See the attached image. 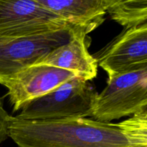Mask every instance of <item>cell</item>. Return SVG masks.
Wrapping results in <instances>:
<instances>
[{
	"mask_svg": "<svg viewBox=\"0 0 147 147\" xmlns=\"http://www.w3.org/2000/svg\"><path fill=\"white\" fill-rule=\"evenodd\" d=\"M93 56L109 78L147 68V23L125 28Z\"/></svg>",
	"mask_w": 147,
	"mask_h": 147,
	"instance_id": "cell-5",
	"label": "cell"
},
{
	"mask_svg": "<svg viewBox=\"0 0 147 147\" xmlns=\"http://www.w3.org/2000/svg\"><path fill=\"white\" fill-rule=\"evenodd\" d=\"M129 147H147V109L118 123Z\"/></svg>",
	"mask_w": 147,
	"mask_h": 147,
	"instance_id": "cell-11",
	"label": "cell"
},
{
	"mask_svg": "<svg viewBox=\"0 0 147 147\" xmlns=\"http://www.w3.org/2000/svg\"><path fill=\"white\" fill-rule=\"evenodd\" d=\"M78 26L34 0H0V41L41 35Z\"/></svg>",
	"mask_w": 147,
	"mask_h": 147,
	"instance_id": "cell-4",
	"label": "cell"
},
{
	"mask_svg": "<svg viewBox=\"0 0 147 147\" xmlns=\"http://www.w3.org/2000/svg\"><path fill=\"white\" fill-rule=\"evenodd\" d=\"M73 24L97 28L105 20L107 0H34Z\"/></svg>",
	"mask_w": 147,
	"mask_h": 147,
	"instance_id": "cell-9",
	"label": "cell"
},
{
	"mask_svg": "<svg viewBox=\"0 0 147 147\" xmlns=\"http://www.w3.org/2000/svg\"><path fill=\"white\" fill-rule=\"evenodd\" d=\"M69 70L46 65L27 67L6 78L0 83L8 90L13 111H17L27 102L54 90L75 77Z\"/></svg>",
	"mask_w": 147,
	"mask_h": 147,
	"instance_id": "cell-7",
	"label": "cell"
},
{
	"mask_svg": "<svg viewBox=\"0 0 147 147\" xmlns=\"http://www.w3.org/2000/svg\"><path fill=\"white\" fill-rule=\"evenodd\" d=\"M96 93L88 81L75 76L49 93L26 103L16 117L25 121L91 117Z\"/></svg>",
	"mask_w": 147,
	"mask_h": 147,
	"instance_id": "cell-2",
	"label": "cell"
},
{
	"mask_svg": "<svg viewBox=\"0 0 147 147\" xmlns=\"http://www.w3.org/2000/svg\"><path fill=\"white\" fill-rule=\"evenodd\" d=\"M8 133L17 147H129L118 123L87 118L25 121L11 116Z\"/></svg>",
	"mask_w": 147,
	"mask_h": 147,
	"instance_id": "cell-1",
	"label": "cell"
},
{
	"mask_svg": "<svg viewBox=\"0 0 147 147\" xmlns=\"http://www.w3.org/2000/svg\"><path fill=\"white\" fill-rule=\"evenodd\" d=\"M78 27L81 26L41 35L0 41V83L6 78L33 65L43 55L67 42Z\"/></svg>",
	"mask_w": 147,
	"mask_h": 147,
	"instance_id": "cell-6",
	"label": "cell"
},
{
	"mask_svg": "<svg viewBox=\"0 0 147 147\" xmlns=\"http://www.w3.org/2000/svg\"><path fill=\"white\" fill-rule=\"evenodd\" d=\"M147 109V68L109 77L96 93L91 117L102 123L133 116Z\"/></svg>",
	"mask_w": 147,
	"mask_h": 147,
	"instance_id": "cell-3",
	"label": "cell"
},
{
	"mask_svg": "<svg viewBox=\"0 0 147 147\" xmlns=\"http://www.w3.org/2000/svg\"><path fill=\"white\" fill-rule=\"evenodd\" d=\"M11 116L4 109L0 100V144L9 137L8 127Z\"/></svg>",
	"mask_w": 147,
	"mask_h": 147,
	"instance_id": "cell-12",
	"label": "cell"
},
{
	"mask_svg": "<svg viewBox=\"0 0 147 147\" xmlns=\"http://www.w3.org/2000/svg\"><path fill=\"white\" fill-rule=\"evenodd\" d=\"M91 31L86 27H77L67 42L52 50L33 65L53 66L73 72L86 81L93 80L97 76L98 65L88 50L87 34Z\"/></svg>",
	"mask_w": 147,
	"mask_h": 147,
	"instance_id": "cell-8",
	"label": "cell"
},
{
	"mask_svg": "<svg viewBox=\"0 0 147 147\" xmlns=\"http://www.w3.org/2000/svg\"><path fill=\"white\" fill-rule=\"evenodd\" d=\"M111 19L124 28L147 23V0H107Z\"/></svg>",
	"mask_w": 147,
	"mask_h": 147,
	"instance_id": "cell-10",
	"label": "cell"
}]
</instances>
